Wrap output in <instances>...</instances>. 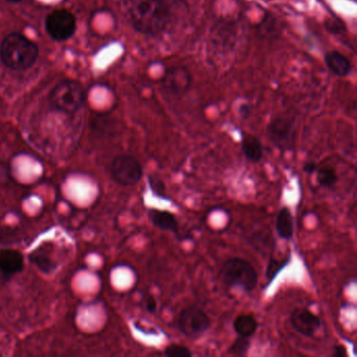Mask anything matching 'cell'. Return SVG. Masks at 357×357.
I'll return each instance as SVG.
<instances>
[{
	"instance_id": "cell-14",
	"label": "cell",
	"mask_w": 357,
	"mask_h": 357,
	"mask_svg": "<svg viewBox=\"0 0 357 357\" xmlns=\"http://www.w3.org/2000/svg\"><path fill=\"white\" fill-rule=\"evenodd\" d=\"M241 150L246 160L259 162L263 158V146L260 139L250 133H242Z\"/></svg>"
},
{
	"instance_id": "cell-22",
	"label": "cell",
	"mask_w": 357,
	"mask_h": 357,
	"mask_svg": "<svg viewBox=\"0 0 357 357\" xmlns=\"http://www.w3.org/2000/svg\"><path fill=\"white\" fill-rule=\"evenodd\" d=\"M148 183H149L150 189L153 192L154 195L162 199H168L166 196V185L162 179L158 178L156 176L148 177Z\"/></svg>"
},
{
	"instance_id": "cell-4",
	"label": "cell",
	"mask_w": 357,
	"mask_h": 357,
	"mask_svg": "<svg viewBox=\"0 0 357 357\" xmlns=\"http://www.w3.org/2000/svg\"><path fill=\"white\" fill-rule=\"evenodd\" d=\"M52 107L62 114H76L85 105L86 95L80 83L74 80H64L58 83L50 93Z\"/></svg>"
},
{
	"instance_id": "cell-26",
	"label": "cell",
	"mask_w": 357,
	"mask_h": 357,
	"mask_svg": "<svg viewBox=\"0 0 357 357\" xmlns=\"http://www.w3.org/2000/svg\"><path fill=\"white\" fill-rule=\"evenodd\" d=\"M332 357H344L348 355V352H347L346 347L342 346V344H335V346L332 348Z\"/></svg>"
},
{
	"instance_id": "cell-23",
	"label": "cell",
	"mask_w": 357,
	"mask_h": 357,
	"mask_svg": "<svg viewBox=\"0 0 357 357\" xmlns=\"http://www.w3.org/2000/svg\"><path fill=\"white\" fill-rule=\"evenodd\" d=\"M260 29V34L263 36L273 37L280 33V28L275 24V20L273 17L265 18L262 26H259Z\"/></svg>"
},
{
	"instance_id": "cell-6",
	"label": "cell",
	"mask_w": 357,
	"mask_h": 357,
	"mask_svg": "<svg viewBox=\"0 0 357 357\" xmlns=\"http://www.w3.org/2000/svg\"><path fill=\"white\" fill-rule=\"evenodd\" d=\"M267 137L271 143L281 151H291L296 145V121L290 116L273 119L267 127Z\"/></svg>"
},
{
	"instance_id": "cell-10",
	"label": "cell",
	"mask_w": 357,
	"mask_h": 357,
	"mask_svg": "<svg viewBox=\"0 0 357 357\" xmlns=\"http://www.w3.org/2000/svg\"><path fill=\"white\" fill-rule=\"evenodd\" d=\"M290 324L298 333L313 337L321 327V319L310 309L298 307L290 314Z\"/></svg>"
},
{
	"instance_id": "cell-25",
	"label": "cell",
	"mask_w": 357,
	"mask_h": 357,
	"mask_svg": "<svg viewBox=\"0 0 357 357\" xmlns=\"http://www.w3.org/2000/svg\"><path fill=\"white\" fill-rule=\"evenodd\" d=\"M145 307L146 310H147L148 312L151 313V314H154V313L158 311V302H156V300L153 296H149L146 298Z\"/></svg>"
},
{
	"instance_id": "cell-13",
	"label": "cell",
	"mask_w": 357,
	"mask_h": 357,
	"mask_svg": "<svg viewBox=\"0 0 357 357\" xmlns=\"http://www.w3.org/2000/svg\"><path fill=\"white\" fill-rule=\"evenodd\" d=\"M325 62L330 72L340 78L348 76L352 70L350 60L337 51H331L326 54Z\"/></svg>"
},
{
	"instance_id": "cell-9",
	"label": "cell",
	"mask_w": 357,
	"mask_h": 357,
	"mask_svg": "<svg viewBox=\"0 0 357 357\" xmlns=\"http://www.w3.org/2000/svg\"><path fill=\"white\" fill-rule=\"evenodd\" d=\"M162 86L173 97L181 98L191 89L192 75L183 66H171L162 77Z\"/></svg>"
},
{
	"instance_id": "cell-17",
	"label": "cell",
	"mask_w": 357,
	"mask_h": 357,
	"mask_svg": "<svg viewBox=\"0 0 357 357\" xmlns=\"http://www.w3.org/2000/svg\"><path fill=\"white\" fill-rule=\"evenodd\" d=\"M30 261L45 273H52L57 266L51 255L43 248L34 250L30 255Z\"/></svg>"
},
{
	"instance_id": "cell-1",
	"label": "cell",
	"mask_w": 357,
	"mask_h": 357,
	"mask_svg": "<svg viewBox=\"0 0 357 357\" xmlns=\"http://www.w3.org/2000/svg\"><path fill=\"white\" fill-rule=\"evenodd\" d=\"M131 24L137 32L158 36L170 24L171 11L167 0H137L130 10Z\"/></svg>"
},
{
	"instance_id": "cell-27",
	"label": "cell",
	"mask_w": 357,
	"mask_h": 357,
	"mask_svg": "<svg viewBox=\"0 0 357 357\" xmlns=\"http://www.w3.org/2000/svg\"><path fill=\"white\" fill-rule=\"evenodd\" d=\"M303 170H304L305 173L307 174H314L317 170V164L314 162H307L306 164L303 167Z\"/></svg>"
},
{
	"instance_id": "cell-21",
	"label": "cell",
	"mask_w": 357,
	"mask_h": 357,
	"mask_svg": "<svg viewBox=\"0 0 357 357\" xmlns=\"http://www.w3.org/2000/svg\"><path fill=\"white\" fill-rule=\"evenodd\" d=\"M164 354L168 357H191L193 353L183 344H170L165 348Z\"/></svg>"
},
{
	"instance_id": "cell-5",
	"label": "cell",
	"mask_w": 357,
	"mask_h": 357,
	"mask_svg": "<svg viewBox=\"0 0 357 357\" xmlns=\"http://www.w3.org/2000/svg\"><path fill=\"white\" fill-rule=\"evenodd\" d=\"M211 327V319L206 311L192 305L185 307L179 313L177 328L187 338L196 340L204 335Z\"/></svg>"
},
{
	"instance_id": "cell-20",
	"label": "cell",
	"mask_w": 357,
	"mask_h": 357,
	"mask_svg": "<svg viewBox=\"0 0 357 357\" xmlns=\"http://www.w3.org/2000/svg\"><path fill=\"white\" fill-rule=\"evenodd\" d=\"M250 337H242V336H238L233 344H231V348H229V353L234 355H238V356H242V355H246L250 349Z\"/></svg>"
},
{
	"instance_id": "cell-15",
	"label": "cell",
	"mask_w": 357,
	"mask_h": 357,
	"mask_svg": "<svg viewBox=\"0 0 357 357\" xmlns=\"http://www.w3.org/2000/svg\"><path fill=\"white\" fill-rule=\"evenodd\" d=\"M275 231L281 239L287 240V241L294 237V218H292L291 211L287 206H284L278 213Z\"/></svg>"
},
{
	"instance_id": "cell-11",
	"label": "cell",
	"mask_w": 357,
	"mask_h": 357,
	"mask_svg": "<svg viewBox=\"0 0 357 357\" xmlns=\"http://www.w3.org/2000/svg\"><path fill=\"white\" fill-rule=\"evenodd\" d=\"M24 260L22 252L15 250L0 252V273L9 278L17 275L24 269Z\"/></svg>"
},
{
	"instance_id": "cell-28",
	"label": "cell",
	"mask_w": 357,
	"mask_h": 357,
	"mask_svg": "<svg viewBox=\"0 0 357 357\" xmlns=\"http://www.w3.org/2000/svg\"><path fill=\"white\" fill-rule=\"evenodd\" d=\"M6 1L10 3H22V0H6Z\"/></svg>"
},
{
	"instance_id": "cell-18",
	"label": "cell",
	"mask_w": 357,
	"mask_h": 357,
	"mask_svg": "<svg viewBox=\"0 0 357 357\" xmlns=\"http://www.w3.org/2000/svg\"><path fill=\"white\" fill-rule=\"evenodd\" d=\"M315 174H317V183L325 189L333 188L338 183L337 172L334 167L325 166L317 168Z\"/></svg>"
},
{
	"instance_id": "cell-2",
	"label": "cell",
	"mask_w": 357,
	"mask_h": 357,
	"mask_svg": "<svg viewBox=\"0 0 357 357\" xmlns=\"http://www.w3.org/2000/svg\"><path fill=\"white\" fill-rule=\"evenodd\" d=\"M38 57V45L22 33H11L0 45V61L10 70H29Z\"/></svg>"
},
{
	"instance_id": "cell-8",
	"label": "cell",
	"mask_w": 357,
	"mask_h": 357,
	"mask_svg": "<svg viewBox=\"0 0 357 357\" xmlns=\"http://www.w3.org/2000/svg\"><path fill=\"white\" fill-rule=\"evenodd\" d=\"M45 26L47 34L53 40L62 43L74 36L77 31V20L68 10L58 9L47 16Z\"/></svg>"
},
{
	"instance_id": "cell-16",
	"label": "cell",
	"mask_w": 357,
	"mask_h": 357,
	"mask_svg": "<svg viewBox=\"0 0 357 357\" xmlns=\"http://www.w3.org/2000/svg\"><path fill=\"white\" fill-rule=\"evenodd\" d=\"M258 321L252 314L242 313L234 319L233 327L238 336L252 337L258 329Z\"/></svg>"
},
{
	"instance_id": "cell-3",
	"label": "cell",
	"mask_w": 357,
	"mask_h": 357,
	"mask_svg": "<svg viewBox=\"0 0 357 357\" xmlns=\"http://www.w3.org/2000/svg\"><path fill=\"white\" fill-rule=\"evenodd\" d=\"M219 275L227 287L240 288L246 294L254 291L258 285V273L245 259L231 258L225 261Z\"/></svg>"
},
{
	"instance_id": "cell-7",
	"label": "cell",
	"mask_w": 357,
	"mask_h": 357,
	"mask_svg": "<svg viewBox=\"0 0 357 357\" xmlns=\"http://www.w3.org/2000/svg\"><path fill=\"white\" fill-rule=\"evenodd\" d=\"M110 174L119 185L125 187L135 185L143 178V167L135 156L122 154L112 160Z\"/></svg>"
},
{
	"instance_id": "cell-24",
	"label": "cell",
	"mask_w": 357,
	"mask_h": 357,
	"mask_svg": "<svg viewBox=\"0 0 357 357\" xmlns=\"http://www.w3.org/2000/svg\"><path fill=\"white\" fill-rule=\"evenodd\" d=\"M326 29L329 31L331 34H342L346 28L344 24H342V20H338L337 17L330 18L325 22Z\"/></svg>"
},
{
	"instance_id": "cell-19",
	"label": "cell",
	"mask_w": 357,
	"mask_h": 357,
	"mask_svg": "<svg viewBox=\"0 0 357 357\" xmlns=\"http://www.w3.org/2000/svg\"><path fill=\"white\" fill-rule=\"evenodd\" d=\"M288 262H289V259L278 260V259L271 257L268 263H267L266 269H265V278H266L268 284H271L277 278V275L281 273L282 269L285 268Z\"/></svg>"
},
{
	"instance_id": "cell-12",
	"label": "cell",
	"mask_w": 357,
	"mask_h": 357,
	"mask_svg": "<svg viewBox=\"0 0 357 357\" xmlns=\"http://www.w3.org/2000/svg\"><path fill=\"white\" fill-rule=\"evenodd\" d=\"M148 218L152 225L160 231H171L173 234L179 231L178 220L176 216L169 211L150 208L148 210Z\"/></svg>"
}]
</instances>
